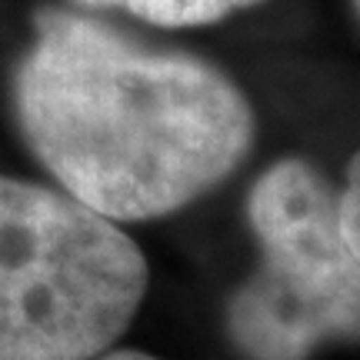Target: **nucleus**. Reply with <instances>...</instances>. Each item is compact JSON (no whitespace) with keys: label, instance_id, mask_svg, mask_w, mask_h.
Instances as JSON below:
<instances>
[{"label":"nucleus","instance_id":"obj_5","mask_svg":"<svg viewBox=\"0 0 360 360\" xmlns=\"http://www.w3.org/2000/svg\"><path fill=\"white\" fill-rule=\"evenodd\" d=\"M337 224H340V233L354 250V257L360 260V150L350 160L344 191L337 193Z\"/></svg>","mask_w":360,"mask_h":360},{"label":"nucleus","instance_id":"obj_7","mask_svg":"<svg viewBox=\"0 0 360 360\" xmlns=\"http://www.w3.org/2000/svg\"><path fill=\"white\" fill-rule=\"evenodd\" d=\"M354 11H357V17H360V0H354Z\"/></svg>","mask_w":360,"mask_h":360},{"label":"nucleus","instance_id":"obj_6","mask_svg":"<svg viewBox=\"0 0 360 360\" xmlns=\"http://www.w3.org/2000/svg\"><path fill=\"white\" fill-rule=\"evenodd\" d=\"M90 360H160V357L143 354V350H114V347H107L103 354H97V357H90Z\"/></svg>","mask_w":360,"mask_h":360},{"label":"nucleus","instance_id":"obj_1","mask_svg":"<svg viewBox=\"0 0 360 360\" xmlns=\"http://www.w3.org/2000/svg\"><path fill=\"white\" fill-rule=\"evenodd\" d=\"M13 117L57 187L114 224L187 207L254 141L250 103L217 67L67 7L34 13Z\"/></svg>","mask_w":360,"mask_h":360},{"label":"nucleus","instance_id":"obj_3","mask_svg":"<svg viewBox=\"0 0 360 360\" xmlns=\"http://www.w3.org/2000/svg\"><path fill=\"white\" fill-rule=\"evenodd\" d=\"M247 217L260 267L227 304V334L247 360H307L360 340V260L337 224V193L300 157L267 167Z\"/></svg>","mask_w":360,"mask_h":360},{"label":"nucleus","instance_id":"obj_2","mask_svg":"<svg viewBox=\"0 0 360 360\" xmlns=\"http://www.w3.org/2000/svg\"><path fill=\"white\" fill-rule=\"evenodd\" d=\"M147 257L120 224L60 187L0 174V360H90L147 294Z\"/></svg>","mask_w":360,"mask_h":360},{"label":"nucleus","instance_id":"obj_4","mask_svg":"<svg viewBox=\"0 0 360 360\" xmlns=\"http://www.w3.org/2000/svg\"><path fill=\"white\" fill-rule=\"evenodd\" d=\"M90 11H124L157 27H204L217 24L260 0H74Z\"/></svg>","mask_w":360,"mask_h":360}]
</instances>
